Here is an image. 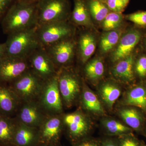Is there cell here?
<instances>
[{"mask_svg":"<svg viewBox=\"0 0 146 146\" xmlns=\"http://www.w3.org/2000/svg\"><path fill=\"white\" fill-rule=\"evenodd\" d=\"M104 65L102 60L98 58H94L86 63L84 72L87 78L94 82L99 80L104 74Z\"/></svg>","mask_w":146,"mask_h":146,"instance_id":"22","label":"cell"},{"mask_svg":"<svg viewBox=\"0 0 146 146\" xmlns=\"http://www.w3.org/2000/svg\"><path fill=\"white\" fill-rule=\"evenodd\" d=\"M106 2L109 10L120 13L124 10L128 3L125 0H107Z\"/></svg>","mask_w":146,"mask_h":146,"instance_id":"30","label":"cell"},{"mask_svg":"<svg viewBox=\"0 0 146 146\" xmlns=\"http://www.w3.org/2000/svg\"><path fill=\"white\" fill-rule=\"evenodd\" d=\"M122 21V15L121 13H109L103 21L102 27L106 31L114 30L119 26Z\"/></svg>","mask_w":146,"mask_h":146,"instance_id":"28","label":"cell"},{"mask_svg":"<svg viewBox=\"0 0 146 146\" xmlns=\"http://www.w3.org/2000/svg\"><path fill=\"white\" fill-rule=\"evenodd\" d=\"M78 146H96L94 144L91 143H84L82 144V145H80Z\"/></svg>","mask_w":146,"mask_h":146,"instance_id":"38","label":"cell"},{"mask_svg":"<svg viewBox=\"0 0 146 146\" xmlns=\"http://www.w3.org/2000/svg\"></svg>","mask_w":146,"mask_h":146,"instance_id":"41","label":"cell"},{"mask_svg":"<svg viewBox=\"0 0 146 146\" xmlns=\"http://www.w3.org/2000/svg\"><path fill=\"white\" fill-rule=\"evenodd\" d=\"M99 93L106 106L109 109H111L121 96V90L117 84L111 81H107L100 86Z\"/></svg>","mask_w":146,"mask_h":146,"instance_id":"17","label":"cell"},{"mask_svg":"<svg viewBox=\"0 0 146 146\" xmlns=\"http://www.w3.org/2000/svg\"><path fill=\"white\" fill-rule=\"evenodd\" d=\"M123 104L138 108L146 113V86L139 85L129 90L124 98Z\"/></svg>","mask_w":146,"mask_h":146,"instance_id":"16","label":"cell"},{"mask_svg":"<svg viewBox=\"0 0 146 146\" xmlns=\"http://www.w3.org/2000/svg\"><path fill=\"white\" fill-rule=\"evenodd\" d=\"M13 124L10 119L0 115V140L7 141L10 140L14 129Z\"/></svg>","mask_w":146,"mask_h":146,"instance_id":"29","label":"cell"},{"mask_svg":"<svg viewBox=\"0 0 146 146\" xmlns=\"http://www.w3.org/2000/svg\"><path fill=\"white\" fill-rule=\"evenodd\" d=\"M145 146H146V145Z\"/></svg>","mask_w":146,"mask_h":146,"instance_id":"42","label":"cell"},{"mask_svg":"<svg viewBox=\"0 0 146 146\" xmlns=\"http://www.w3.org/2000/svg\"><path fill=\"white\" fill-rule=\"evenodd\" d=\"M58 87L62 100L68 107L76 101L81 91V84L77 75L63 68L57 71Z\"/></svg>","mask_w":146,"mask_h":146,"instance_id":"6","label":"cell"},{"mask_svg":"<svg viewBox=\"0 0 146 146\" xmlns=\"http://www.w3.org/2000/svg\"><path fill=\"white\" fill-rule=\"evenodd\" d=\"M22 124L23 125L20 126L16 131L15 139L18 145L25 146L31 143L33 139L34 135L28 126L23 123Z\"/></svg>","mask_w":146,"mask_h":146,"instance_id":"27","label":"cell"},{"mask_svg":"<svg viewBox=\"0 0 146 146\" xmlns=\"http://www.w3.org/2000/svg\"><path fill=\"white\" fill-rule=\"evenodd\" d=\"M82 102L84 109L88 112L99 115L105 114L102 105L96 95L84 85L82 95Z\"/></svg>","mask_w":146,"mask_h":146,"instance_id":"18","label":"cell"},{"mask_svg":"<svg viewBox=\"0 0 146 146\" xmlns=\"http://www.w3.org/2000/svg\"><path fill=\"white\" fill-rule=\"evenodd\" d=\"M135 70L138 75L143 78L146 76V56H143L137 60L135 64Z\"/></svg>","mask_w":146,"mask_h":146,"instance_id":"32","label":"cell"},{"mask_svg":"<svg viewBox=\"0 0 146 146\" xmlns=\"http://www.w3.org/2000/svg\"><path fill=\"white\" fill-rule=\"evenodd\" d=\"M36 28L37 26L9 35L4 43L5 56L27 58L40 46L36 35Z\"/></svg>","mask_w":146,"mask_h":146,"instance_id":"2","label":"cell"},{"mask_svg":"<svg viewBox=\"0 0 146 146\" xmlns=\"http://www.w3.org/2000/svg\"><path fill=\"white\" fill-rule=\"evenodd\" d=\"M5 56V43L0 44V60Z\"/></svg>","mask_w":146,"mask_h":146,"instance_id":"35","label":"cell"},{"mask_svg":"<svg viewBox=\"0 0 146 146\" xmlns=\"http://www.w3.org/2000/svg\"><path fill=\"white\" fill-rule=\"evenodd\" d=\"M39 97L42 107L46 110L54 113L62 112V100L58 87L57 76L44 82Z\"/></svg>","mask_w":146,"mask_h":146,"instance_id":"10","label":"cell"},{"mask_svg":"<svg viewBox=\"0 0 146 146\" xmlns=\"http://www.w3.org/2000/svg\"><path fill=\"white\" fill-rule=\"evenodd\" d=\"M37 3L16 0L1 22L3 33L9 35L37 26Z\"/></svg>","mask_w":146,"mask_h":146,"instance_id":"1","label":"cell"},{"mask_svg":"<svg viewBox=\"0 0 146 146\" xmlns=\"http://www.w3.org/2000/svg\"><path fill=\"white\" fill-rule=\"evenodd\" d=\"M127 19L136 25L140 26L146 25V11H139L127 16Z\"/></svg>","mask_w":146,"mask_h":146,"instance_id":"31","label":"cell"},{"mask_svg":"<svg viewBox=\"0 0 146 146\" xmlns=\"http://www.w3.org/2000/svg\"><path fill=\"white\" fill-rule=\"evenodd\" d=\"M72 19L74 23L78 25H91V14L86 0H74Z\"/></svg>","mask_w":146,"mask_h":146,"instance_id":"21","label":"cell"},{"mask_svg":"<svg viewBox=\"0 0 146 146\" xmlns=\"http://www.w3.org/2000/svg\"><path fill=\"white\" fill-rule=\"evenodd\" d=\"M125 1H126L128 3L129 1V0H125Z\"/></svg>","mask_w":146,"mask_h":146,"instance_id":"40","label":"cell"},{"mask_svg":"<svg viewBox=\"0 0 146 146\" xmlns=\"http://www.w3.org/2000/svg\"><path fill=\"white\" fill-rule=\"evenodd\" d=\"M63 120L71 134L75 136H83L88 131L91 127L90 120L80 112L68 114L64 117Z\"/></svg>","mask_w":146,"mask_h":146,"instance_id":"12","label":"cell"},{"mask_svg":"<svg viewBox=\"0 0 146 146\" xmlns=\"http://www.w3.org/2000/svg\"><path fill=\"white\" fill-rule=\"evenodd\" d=\"M96 46V39L91 33H86L80 35L78 42V49L82 63L87 62L95 52Z\"/></svg>","mask_w":146,"mask_h":146,"instance_id":"20","label":"cell"},{"mask_svg":"<svg viewBox=\"0 0 146 146\" xmlns=\"http://www.w3.org/2000/svg\"><path fill=\"white\" fill-rule=\"evenodd\" d=\"M121 146H140V145L136 138L132 136H128L121 140Z\"/></svg>","mask_w":146,"mask_h":146,"instance_id":"34","label":"cell"},{"mask_svg":"<svg viewBox=\"0 0 146 146\" xmlns=\"http://www.w3.org/2000/svg\"><path fill=\"white\" fill-rule=\"evenodd\" d=\"M27 58L30 70L43 81H47L57 74V69L43 47L39 46Z\"/></svg>","mask_w":146,"mask_h":146,"instance_id":"7","label":"cell"},{"mask_svg":"<svg viewBox=\"0 0 146 146\" xmlns=\"http://www.w3.org/2000/svg\"><path fill=\"white\" fill-rule=\"evenodd\" d=\"M26 102L21 108L19 113L21 123L29 127L42 124L44 122V117L39 105L33 101Z\"/></svg>","mask_w":146,"mask_h":146,"instance_id":"13","label":"cell"},{"mask_svg":"<svg viewBox=\"0 0 146 146\" xmlns=\"http://www.w3.org/2000/svg\"><path fill=\"white\" fill-rule=\"evenodd\" d=\"M103 146H117V145L112 141L108 140L104 143Z\"/></svg>","mask_w":146,"mask_h":146,"instance_id":"36","label":"cell"},{"mask_svg":"<svg viewBox=\"0 0 146 146\" xmlns=\"http://www.w3.org/2000/svg\"><path fill=\"white\" fill-rule=\"evenodd\" d=\"M30 70L27 58L5 56L0 60V82L11 83Z\"/></svg>","mask_w":146,"mask_h":146,"instance_id":"9","label":"cell"},{"mask_svg":"<svg viewBox=\"0 0 146 146\" xmlns=\"http://www.w3.org/2000/svg\"><path fill=\"white\" fill-rule=\"evenodd\" d=\"M119 112L121 118L131 128L138 130L143 125L145 119L142 112L134 106H127Z\"/></svg>","mask_w":146,"mask_h":146,"instance_id":"15","label":"cell"},{"mask_svg":"<svg viewBox=\"0 0 146 146\" xmlns=\"http://www.w3.org/2000/svg\"><path fill=\"white\" fill-rule=\"evenodd\" d=\"M42 135L47 140H51L57 136L60 131L61 122L59 118L51 117L43 122Z\"/></svg>","mask_w":146,"mask_h":146,"instance_id":"23","label":"cell"},{"mask_svg":"<svg viewBox=\"0 0 146 146\" xmlns=\"http://www.w3.org/2000/svg\"><path fill=\"white\" fill-rule=\"evenodd\" d=\"M74 30L66 21L54 22L37 26L36 35L39 45L43 48L72 37Z\"/></svg>","mask_w":146,"mask_h":146,"instance_id":"4","label":"cell"},{"mask_svg":"<svg viewBox=\"0 0 146 146\" xmlns=\"http://www.w3.org/2000/svg\"><path fill=\"white\" fill-rule=\"evenodd\" d=\"M44 82L30 70L10 83V87L19 100L33 101L39 97Z\"/></svg>","mask_w":146,"mask_h":146,"instance_id":"5","label":"cell"},{"mask_svg":"<svg viewBox=\"0 0 146 146\" xmlns=\"http://www.w3.org/2000/svg\"><path fill=\"white\" fill-rule=\"evenodd\" d=\"M141 36L140 33L136 30H131L124 35L112 53L113 62H118L130 55L140 41Z\"/></svg>","mask_w":146,"mask_h":146,"instance_id":"11","label":"cell"},{"mask_svg":"<svg viewBox=\"0 0 146 146\" xmlns=\"http://www.w3.org/2000/svg\"><path fill=\"white\" fill-rule=\"evenodd\" d=\"M37 26L66 21L69 5L66 0H40L36 4Z\"/></svg>","mask_w":146,"mask_h":146,"instance_id":"3","label":"cell"},{"mask_svg":"<svg viewBox=\"0 0 146 146\" xmlns=\"http://www.w3.org/2000/svg\"><path fill=\"white\" fill-rule=\"evenodd\" d=\"M87 4L90 14L97 21H103L109 13L106 4L100 0H89Z\"/></svg>","mask_w":146,"mask_h":146,"instance_id":"24","label":"cell"},{"mask_svg":"<svg viewBox=\"0 0 146 146\" xmlns=\"http://www.w3.org/2000/svg\"><path fill=\"white\" fill-rule=\"evenodd\" d=\"M100 1H102L104 2V1L106 2V1H107V0H100Z\"/></svg>","mask_w":146,"mask_h":146,"instance_id":"39","label":"cell"},{"mask_svg":"<svg viewBox=\"0 0 146 146\" xmlns=\"http://www.w3.org/2000/svg\"><path fill=\"white\" fill-rule=\"evenodd\" d=\"M16 0H0V22Z\"/></svg>","mask_w":146,"mask_h":146,"instance_id":"33","label":"cell"},{"mask_svg":"<svg viewBox=\"0 0 146 146\" xmlns=\"http://www.w3.org/2000/svg\"><path fill=\"white\" fill-rule=\"evenodd\" d=\"M20 2L27 3H36L39 1L40 0H16Z\"/></svg>","mask_w":146,"mask_h":146,"instance_id":"37","label":"cell"},{"mask_svg":"<svg viewBox=\"0 0 146 146\" xmlns=\"http://www.w3.org/2000/svg\"><path fill=\"white\" fill-rule=\"evenodd\" d=\"M112 70L115 78L125 83H130L134 80L133 65L134 58L131 54L127 57L118 61Z\"/></svg>","mask_w":146,"mask_h":146,"instance_id":"14","label":"cell"},{"mask_svg":"<svg viewBox=\"0 0 146 146\" xmlns=\"http://www.w3.org/2000/svg\"><path fill=\"white\" fill-rule=\"evenodd\" d=\"M44 48L56 69L70 63L75 54L76 45L72 37L64 39Z\"/></svg>","mask_w":146,"mask_h":146,"instance_id":"8","label":"cell"},{"mask_svg":"<svg viewBox=\"0 0 146 146\" xmlns=\"http://www.w3.org/2000/svg\"><path fill=\"white\" fill-rule=\"evenodd\" d=\"M104 127L110 134L114 135L126 134L131 131V128L117 120L110 118H104L102 121Z\"/></svg>","mask_w":146,"mask_h":146,"instance_id":"26","label":"cell"},{"mask_svg":"<svg viewBox=\"0 0 146 146\" xmlns=\"http://www.w3.org/2000/svg\"><path fill=\"white\" fill-rule=\"evenodd\" d=\"M19 100L10 87L0 84V111L10 114L16 110Z\"/></svg>","mask_w":146,"mask_h":146,"instance_id":"19","label":"cell"},{"mask_svg":"<svg viewBox=\"0 0 146 146\" xmlns=\"http://www.w3.org/2000/svg\"><path fill=\"white\" fill-rule=\"evenodd\" d=\"M121 33L117 30L107 31L102 35L100 42L102 52L107 53L112 49L120 40Z\"/></svg>","mask_w":146,"mask_h":146,"instance_id":"25","label":"cell"}]
</instances>
